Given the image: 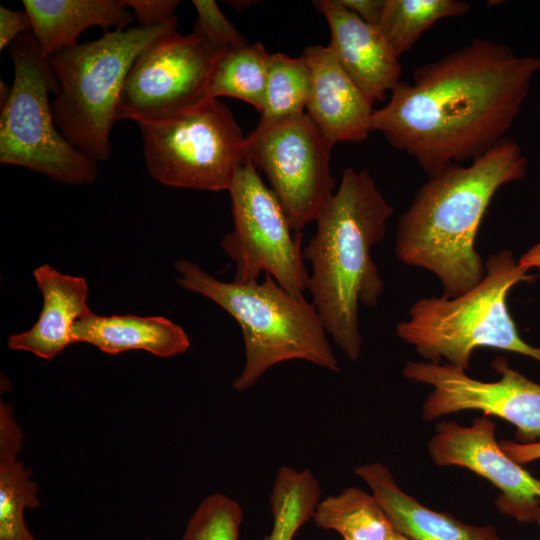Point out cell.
<instances>
[{
  "label": "cell",
  "instance_id": "obj_33",
  "mask_svg": "<svg viewBox=\"0 0 540 540\" xmlns=\"http://www.w3.org/2000/svg\"><path fill=\"white\" fill-rule=\"evenodd\" d=\"M387 540H412V539L400 532L395 531Z\"/></svg>",
  "mask_w": 540,
  "mask_h": 540
},
{
  "label": "cell",
  "instance_id": "obj_14",
  "mask_svg": "<svg viewBox=\"0 0 540 540\" xmlns=\"http://www.w3.org/2000/svg\"><path fill=\"white\" fill-rule=\"evenodd\" d=\"M314 6L330 28L329 47L337 61L372 105L400 82L402 67L378 26L363 21L339 0H317Z\"/></svg>",
  "mask_w": 540,
  "mask_h": 540
},
{
  "label": "cell",
  "instance_id": "obj_11",
  "mask_svg": "<svg viewBox=\"0 0 540 540\" xmlns=\"http://www.w3.org/2000/svg\"><path fill=\"white\" fill-rule=\"evenodd\" d=\"M332 144L307 113L245 138V156L264 173L296 233L334 194Z\"/></svg>",
  "mask_w": 540,
  "mask_h": 540
},
{
  "label": "cell",
  "instance_id": "obj_27",
  "mask_svg": "<svg viewBox=\"0 0 540 540\" xmlns=\"http://www.w3.org/2000/svg\"><path fill=\"white\" fill-rule=\"evenodd\" d=\"M197 11L193 30L205 35L220 47L236 48L249 44L229 22L214 0H193Z\"/></svg>",
  "mask_w": 540,
  "mask_h": 540
},
{
  "label": "cell",
  "instance_id": "obj_6",
  "mask_svg": "<svg viewBox=\"0 0 540 540\" xmlns=\"http://www.w3.org/2000/svg\"><path fill=\"white\" fill-rule=\"evenodd\" d=\"M176 27L174 16L157 26L113 30L48 57L59 86L51 102L54 122L76 149L95 162L110 157V133L131 66L153 41Z\"/></svg>",
  "mask_w": 540,
  "mask_h": 540
},
{
  "label": "cell",
  "instance_id": "obj_8",
  "mask_svg": "<svg viewBox=\"0 0 540 540\" xmlns=\"http://www.w3.org/2000/svg\"><path fill=\"white\" fill-rule=\"evenodd\" d=\"M137 125L147 170L166 186L228 191L246 160V137L219 99L209 98L173 116Z\"/></svg>",
  "mask_w": 540,
  "mask_h": 540
},
{
  "label": "cell",
  "instance_id": "obj_23",
  "mask_svg": "<svg viewBox=\"0 0 540 540\" xmlns=\"http://www.w3.org/2000/svg\"><path fill=\"white\" fill-rule=\"evenodd\" d=\"M310 90V71L302 56L271 54L261 116L249 134L259 135L281 122L305 113Z\"/></svg>",
  "mask_w": 540,
  "mask_h": 540
},
{
  "label": "cell",
  "instance_id": "obj_22",
  "mask_svg": "<svg viewBox=\"0 0 540 540\" xmlns=\"http://www.w3.org/2000/svg\"><path fill=\"white\" fill-rule=\"evenodd\" d=\"M271 54L263 44L222 49L211 71L209 96L233 97L261 112L269 73Z\"/></svg>",
  "mask_w": 540,
  "mask_h": 540
},
{
  "label": "cell",
  "instance_id": "obj_30",
  "mask_svg": "<svg viewBox=\"0 0 540 540\" xmlns=\"http://www.w3.org/2000/svg\"><path fill=\"white\" fill-rule=\"evenodd\" d=\"M340 3L368 24L377 26L385 0H339Z\"/></svg>",
  "mask_w": 540,
  "mask_h": 540
},
{
  "label": "cell",
  "instance_id": "obj_15",
  "mask_svg": "<svg viewBox=\"0 0 540 540\" xmlns=\"http://www.w3.org/2000/svg\"><path fill=\"white\" fill-rule=\"evenodd\" d=\"M302 57L310 71L307 114L332 143L361 142L372 131L373 105L337 61L330 47L312 45Z\"/></svg>",
  "mask_w": 540,
  "mask_h": 540
},
{
  "label": "cell",
  "instance_id": "obj_7",
  "mask_svg": "<svg viewBox=\"0 0 540 540\" xmlns=\"http://www.w3.org/2000/svg\"><path fill=\"white\" fill-rule=\"evenodd\" d=\"M14 79L0 113V162L40 173L66 184L93 183L96 162L57 129L49 99L59 86L31 31L10 46Z\"/></svg>",
  "mask_w": 540,
  "mask_h": 540
},
{
  "label": "cell",
  "instance_id": "obj_21",
  "mask_svg": "<svg viewBox=\"0 0 540 540\" xmlns=\"http://www.w3.org/2000/svg\"><path fill=\"white\" fill-rule=\"evenodd\" d=\"M312 520L343 540H387L396 531L377 498L357 487L320 500Z\"/></svg>",
  "mask_w": 540,
  "mask_h": 540
},
{
  "label": "cell",
  "instance_id": "obj_13",
  "mask_svg": "<svg viewBox=\"0 0 540 540\" xmlns=\"http://www.w3.org/2000/svg\"><path fill=\"white\" fill-rule=\"evenodd\" d=\"M496 425L484 415L470 426L441 421L428 443L439 467L459 466L489 480L500 490L497 509L519 522H534L540 507V479L513 461L496 440Z\"/></svg>",
  "mask_w": 540,
  "mask_h": 540
},
{
  "label": "cell",
  "instance_id": "obj_9",
  "mask_svg": "<svg viewBox=\"0 0 540 540\" xmlns=\"http://www.w3.org/2000/svg\"><path fill=\"white\" fill-rule=\"evenodd\" d=\"M234 228L221 247L234 263L233 282L258 281L269 274L287 292L303 296L309 273L305 266L302 233H296L274 192L246 158L229 188Z\"/></svg>",
  "mask_w": 540,
  "mask_h": 540
},
{
  "label": "cell",
  "instance_id": "obj_26",
  "mask_svg": "<svg viewBox=\"0 0 540 540\" xmlns=\"http://www.w3.org/2000/svg\"><path fill=\"white\" fill-rule=\"evenodd\" d=\"M243 509L233 498L214 493L192 513L181 540H239Z\"/></svg>",
  "mask_w": 540,
  "mask_h": 540
},
{
  "label": "cell",
  "instance_id": "obj_24",
  "mask_svg": "<svg viewBox=\"0 0 540 540\" xmlns=\"http://www.w3.org/2000/svg\"><path fill=\"white\" fill-rule=\"evenodd\" d=\"M470 9L468 2L459 0H385L377 26L399 58L436 22L465 15Z\"/></svg>",
  "mask_w": 540,
  "mask_h": 540
},
{
  "label": "cell",
  "instance_id": "obj_25",
  "mask_svg": "<svg viewBox=\"0 0 540 540\" xmlns=\"http://www.w3.org/2000/svg\"><path fill=\"white\" fill-rule=\"evenodd\" d=\"M317 478L308 469L280 467L273 482L270 505L273 524L266 540H294L321 500Z\"/></svg>",
  "mask_w": 540,
  "mask_h": 540
},
{
  "label": "cell",
  "instance_id": "obj_1",
  "mask_svg": "<svg viewBox=\"0 0 540 540\" xmlns=\"http://www.w3.org/2000/svg\"><path fill=\"white\" fill-rule=\"evenodd\" d=\"M540 71V57H519L506 44L475 38L418 67L372 115V131L433 176L475 160L505 139Z\"/></svg>",
  "mask_w": 540,
  "mask_h": 540
},
{
  "label": "cell",
  "instance_id": "obj_3",
  "mask_svg": "<svg viewBox=\"0 0 540 540\" xmlns=\"http://www.w3.org/2000/svg\"><path fill=\"white\" fill-rule=\"evenodd\" d=\"M393 213L367 170L346 168L303 248L311 264V303L327 334L351 361L359 359L363 343L359 305L374 307L384 289L371 249L384 238Z\"/></svg>",
  "mask_w": 540,
  "mask_h": 540
},
{
  "label": "cell",
  "instance_id": "obj_16",
  "mask_svg": "<svg viewBox=\"0 0 540 540\" xmlns=\"http://www.w3.org/2000/svg\"><path fill=\"white\" fill-rule=\"evenodd\" d=\"M33 275L43 297L42 310L28 331L10 335L7 344L11 350L51 360L72 344L73 326L90 311L87 280L63 274L47 264L37 267Z\"/></svg>",
  "mask_w": 540,
  "mask_h": 540
},
{
  "label": "cell",
  "instance_id": "obj_29",
  "mask_svg": "<svg viewBox=\"0 0 540 540\" xmlns=\"http://www.w3.org/2000/svg\"><path fill=\"white\" fill-rule=\"evenodd\" d=\"M32 30L27 12L0 6V49L10 46L20 35Z\"/></svg>",
  "mask_w": 540,
  "mask_h": 540
},
{
  "label": "cell",
  "instance_id": "obj_28",
  "mask_svg": "<svg viewBox=\"0 0 540 540\" xmlns=\"http://www.w3.org/2000/svg\"><path fill=\"white\" fill-rule=\"evenodd\" d=\"M121 4L131 10L139 25L152 27L162 24L172 17L179 6L178 0H120Z\"/></svg>",
  "mask_w": 540,
  "mask_h": 540
},
{
  "label": "cell",
  "instance_id": "obj_2",
  "mask_svg": "<svg viewBox=\"0 0 540 540\" xmlns=\"http://www.w3.org/2000/svg\"><path fill=\"white\" fill-rule=\"evenodd\" d=\"M527 167L521 147L505 138L470 165L451 163L430 176L399 218L397 258L433 273L443 297L454 298L476 286L485 275L475 249L482 218L499 188L522 180Z\"/></svg>",
  "mask_w": 540,
  "mask_h": 540
},
{
  "label": "cell",
  "instance_id": "obj_35",
  "mask_svg": "<svg viewBox=\"0 0 540 540\" xmlns=\"http://www.w3.org/2000/svg\"><path fill=\"white\" fill-rule=\"evenodd\" d=\"M539 104H540V99H539Z\"/></svg>",
  "mask_w": 540,
  "mask_h": 540
},
{
  "label": "cell",
  "instance_id": "obj_12",
  "mask_svg": "<svg viewBox=\"0 0 540 540\" xmlns=\"http://www.w3.org/2000/svg\"><path fill=\"white\" fill-rule=\"evenodd\" d=\"M491 366L500 375L497 381L477 380L462 368L428 361H407L402 374L432 387L422 406L426 421L478 410L513 424L520 443L540 440V383L510 367L503 357L495 358Z\"/></svg>",
  "mask_w": 540,
  "mask_h": 540
},
{
  "label": "cell",
  "instance_id": "obj_20",
  "mask_svg": "<svg viewBox=\"0 0 540 540\" xmlns=\"http://www.w3.org/2000/svg\"><path fill=\"white\" fill-rule=\"evenodd\" d=\"M24 435L13 408L0 402V540H37L29 531L25 509L39 507L32 471L18 460Z\"/></svg>",
  "mask_w": 540,
  "mask_h": 540
},
{
  "label": "cell",
  "instance_id": "obj_4",
  "mask_svg": "<svg viewBox=\"0 0 540 540\" xmlns=\"http://www.w3.org/2000/svg\"><path fill=\"white\" fill-rule=\"evenodd\" d=\"M177 283L229 313L239 324L245 349L243 368L232 386L245 391L265 372L288 360H303L332 372L339 361L312 303L283 289L269 274L262 282L220 281L196 263L175 262Z\"/></svg>",
  "mask_w": 540,
  "mask_h": 540
},
{
  "label": "cell",
  "instance_id": "obj_19",
  "mask_svg": "<svg viewBox=\"0 0 540 540\" xmlns=\"http://www.w3.org/2000/svg\"><path fill=\"white\" fill-rule=\"evenodd\" d=\"M32 33L45 57L78 45L85 30L128 28L135 16L120 0H24Z\"/></svg>",
  "mask_w": 540,
  "mask_h": 540
},
{
  "label": "cell",
  "instance_id": "obj_32",
  "mask_svg": "<svg viewBox=\"0 0 540 540\" xmlns=\"http://www.w3.org/2000/svg\"><path fill=\"white\" fill-rule=\"evenodd\" d=\"M527 270L540 269V242L531 247L518 261Z\"/></svg>",
  "mask_w": 540,
  "mask_h": 540
},
{
  "label": "cell",
  "instance_id": "obj_18",
  "mask_svg": "<svg viewBox=\"0 0 540 540\" xmlns=\"http://www.w3.org/2000/svg\"><path fill=\"white\" fill-rule=\"evenodd\" d=\"M72 343H88L104 353L144 350L158 357L186 352L190 339L184 329L162 316L97 315L91 310L71 331Z\"/></svg>",
  "mask_w": 540,
  "mask_h": 540
},
{
  "label": "cell",
  "instance_id": "obj_5",
  "mask_svg": "<svg viewBox=\"0 0 540 540\" xmlns=\"http://www.w3.org/2000/svg\"><path fill=\"white\" fill-rule=\"evenodd\" d=\"M510 250L489 256L483 279L454 297L421 298L409 318L396 325L397 336L432 363L444 358L467 370L475 349L489 347L514 352L540 362V347L525 342L508 311L509 291L533 276Z\"/></svg>",
  "mask_w": 540,
  "mask_h": 540
},
{
  "label": "cell",
  "instance_id": "obj_10",
  "mask_svg": "<svg viewBox=\"0 0 540 540\" xmlns=\"http://www.w3.org/2000/svg\"><path fill=\"white\" fill-rule=\"evenodd\" d=\"M223 48L195 30L157 38L135 59L124 80L117 120L157 121L209 99L211 71Z\"/></svg>",
  "mask_w": 540,
  "mask_h": 540
},
{
  "label": "cell",
  "instance_id": "obj_17",
  "mask_svg": "<svg viewBox=\"0 0 540 540\" xmlns=\"http://www.w3.org/2000/svg\"><path fill=\"white\" fill-rule=\"evenodd\" d=\"M355 473L370 487L394 529L412 540H502L492 526H474L429 509L405 493L381 463L364 464Z\"/></svg>",
  "mask_w": 540,
  "mask_h": 540
},
{
  "label": "cell",
  "instance_id": "obj_31",
  "mask_svg": "<svg viewBox=\"0 0 540 540\" xmlns=\"http://www.w3.org/2000/svg\"><path fill=\"white\" fill-rule=\"evenodd\" d=\"M499 443L502 450L520 465L540 459V440L532 443L503 440Z\"/></svg>",
  "mask_w": 540,
  "mask_h": 540
},
{
  "label": "cell",
  "instance_id": "obj_34",
  "mask_svg": "<svg viewBox=\"0 0 540 540\" xmlns=\"http://www.w3.org/2000/svg\"><path fill=\"white\" fill-rule=\"evenodd\" d=\"M534 522H536L540 528V507L539 509L537 510L536 514H535V520Z\"/></svg>",
  "mask_w": 540,
  "mask_h": 540
}]
</instances>
